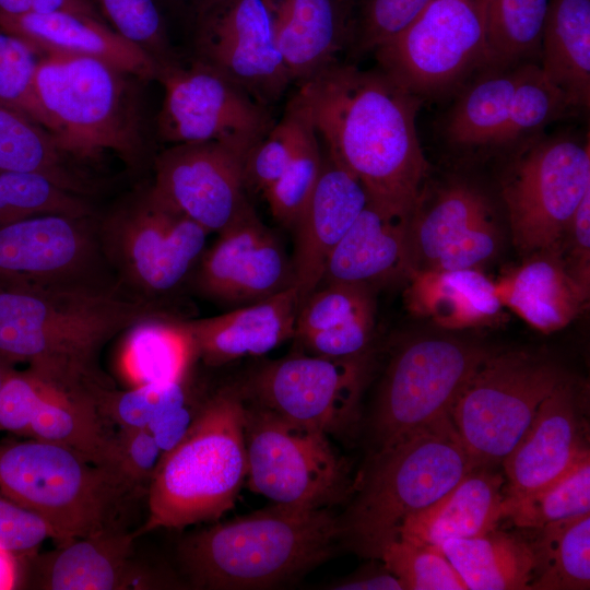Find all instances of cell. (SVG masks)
Wrapping results in <instances>:
<instances>
[{"mask_svg": "<svg viewBox=\"0 0 590 590\" xmlns=\"http://www.w3.org/2000/svg\"><path fill=\"white\" fill-rule=\"evenodd\" d=\"M297 93L324 153L362 184L369 204L409 222L429 174L416 132L423 102L377 67L339 61Z\"/></svg>", "mask_w": 590, "mask_h": 590, "instance_id": "1", "label": "cell"}, {"mask_svg": "<svg viewBox=\"0 0 590 590\" xmlns=\"http://www.w3.org/2000/svg\"><path fill=\"white\" fill-rule=\"evenodd\" d=\"M162 315L152 303L90 283H0V359L92 397L113 387L98 366L105 344Z\"/></svg>", "mask_w": 590, "mask_h": 590, "instance_id": "2", "label": "cell"}, {"mask_svg": "<svg viewBox=\"0 0 590 590\" xmlns=\"http://www.w3.org/2000/svg\"><path fill=\"white\" fill-rule=\"evenodd\" d=\"M339 538V518L327 508L275 504L186 536L178 554L197 588H263L320 564Z\"/></svg>", "mask_w": 590, "mask_h": 590, "instance_id": "3", "label": "cell"}, {"mask_svg": "<svg viewBox=\"0 0 590 590\" xmlns=\"http://www.w3.org/2000/svg\"><path fill=\"white\" fill-rule=\"evenodd\" d=\"M246 476L245 397L239 386L225 387L198 409L184 438L162 456L139 534L219 519L234 507Z\"/></svg>", "mask_w": 590, "mask_h": 590, "instance_id": "4", "label": "cell"}, {"mask_svg": "<svg viewBox=\"0 0 590 590\" xmlns=\"http://www.w3.org/2000/svg\"><path fill=\"white\" fill-rule=\"evenodd\" d=\"M479 464L467 452L450 415L378 451L345 516L340 538L379 557L402 522L444 496Z\"/></svg>", "mask_w": 590, "mask_h": 590, "instance_id": "5", "label": "cell"}, {"mask_svg": "<svg viewBox=\"0 0 590 590\" xmlns=\"http://www.w3.org/2000/svg\"><path fill=\"white\" fill-rule=\"evenodd\" d=\"M135 76L97 58L42 55L36 71L39 102L50 131L75 162L106 152L135 165L145 149L144 113Z\"/></svg>", "mask_w": 590, "mask_h": 590, "instance_id": "6", "label": "cell"}, {"mask_svg": "<svg viewBox=\"0 0 590 590\" xmlns=\"http://www.w3.org/2000/svg\"><path fill=\"white\" fill-rule=\"evenodd\" d=\"M138 493L120 474L60 445L0 440V495L43 517L57 545L121 529L120 514Z\"/></svg>", "mask_w": 590, "mask_h": 590, "instance_id": "7", "label": "cell"}, {"mask_svg": "<svg viewBox=\"0 0 590 590\" xmlns=\"http://www.w3.org/2000/svg\"><path fill=\"white\" fill-rule=\"evenodd\" d=\"M516 149L500 179L512 243L524 258L558 250L574 213L590 190L589 134L529 137Z\"/></svg>", "mask_w": 590, "mask_h": 590, "instance_id": "8", "label": "cell"}, {"mask_svg": "<svg viewBox=\"0 0 590 590\" xmlns=\"http://www.w3.org/2000/svg\"><path fill=\"white\" fill-rule=\"evenodd\" d=\"M485 3L430 0L371 52L377 68L422 102L460 90L487 67Z\"/></svg>", "mask_w": 590, "mask_h": 590, "instance_id": "9", "label": "cell"}, {"mask_svg": "<svg viewBox=\"0 0 590 590\" xmlns=\"http://www.w3.org/2000/svg\"><path fill=\"white\" fill-rule=\"evenodd\" d=\"M566 376L548 358L491 353L458 396L450 417L469 456L493 465L514 449L542 401Z\"/></svg>", "mask_w": 590, "mask_h": 590, "instance_id": "10", "label": "cell"}, {"mask_svg": "<svg viewBox=\"0 0 590 590\" xmlns=\"http://www.w3.org/2000/svg\"><path fill=\"white\" fill-rule=\"evenodd\" d=\"M248 487L278 505L321 509L351 492L346 465L327 434L245 398Z\"/></svg>", "mask_w": 590, "mask_h": 590, "instance_id": "11", "label": "cell"}, {"mask_svg": "<svg viewBox=\"0 0 590 590\" xmlns=\"http://www.w3.org/2000/svg\"><path fill=\"white\" fill-rule=\"evenodd\" d=\"M460 90L441 137L461 152L512 149L570 109L538 61L482 71Z\"/></svg>", "mask_w": 590, "mask_h": 590, "instance_id": "12", "label": "cell"}, {"mask_svg": "<svg viewBox=\"0 0 590 590\" xmlns=\"http://www.w3.org/2000/svg\"><path fill=\"white\" fill-rule=\"evenodd\" d=\"M208 234L150 188L104 221L98 244L125 287L154 304L184 282L203 255Z\"/></svg>", "mask_w": 590, "mask_h": 590, "instance_id": "13", "label": "cell"}, {"mask_svg": "<svg viewBox=\"0 0 590 590\" xmlns=\"http://www.w3.org/2000/svg\"><path fill=\"white\" fill-rule=\"evenodd\" d=\"M487 350L448 338L415 340L392 357L373 416L376 452L450 415Z\"/></svg>", "mask_w": 590, "mask_h": 590, "instance_id": "14", "label": "cell"}, {"mask_svg": "<svg viewBox=\"0 0 590 590\" xmlns=\"http://www.w3.org/2000/svg\"><path fill=\"white\" fill-rule=\"evenodd\" d=\"M156 80L164 88L157 135L170 145L216 142L245 161L275 123L271 107L196 59L158 67Z\"/></svg>", "mask_w": 590, "mask_h": 590, "instance_id": "15", "label": "cell"}, {"mask_svg": "<svg viewBox=\"0 0 590 590\" xmlns=\"http://www.w3.org/2000/svg\"><path fill=\"white\" fill-rule=\"evenodd\" d=\"M368 375L367 353L303 355L268 362L238 386L247 400L328 435L355 421Z\"/></svg>", "mask_w": 590, "mask_h": 590, "instance_id": "16", "label": "cell"}, {"mask_svg": "<svg viewBox=\"0 0 590 590\" xmlns=\"http://www.w3.org/2000/svg\"><path fill=\"white\" fill-rule=\"evenodd\" d=\"M194 59L271 107L292 84L263 0H206L194 14Z\"/></svg>", "mask_w": 590, "mask_h": 590, "instance_id": "17", "label": "cell"}, {"mask_svg": "<svg viewBox=\"0 0 590 590\" xmlns=\"http://www.w3.org/2000/svg\"><path fill=\"white\" fill-rule=\"evenodd\" d=\"M206 298L239 307L294 286L292 259L248 205L198 261L194 278Z\"/></svg>", "mask_w": 590, "mask_h": 590, "instance_id": "18", "label": "cell"}, {"mask_svg": "<svg viewBox=\"0 0 590 590\" xmlns=\"http://www.w3.org/2000/svg\"><path fill=\"white\" fill-rule=\"evenodd\" d=\"M244 160L216 142L172 144L155 158L152 191L209 233L221 232L250 205Z\"/></svg>", "mask_w": 590, "mask_h": 590, "instance_id": "19", "label": "cell"}, {"mask_svg": "<svg viewBox=\"0 0 590 590\" xmlns=\"http://www.w3.org/2000/svg\"><path fill=\"white\" fill-rule=\"evenodd\" d=\"M87 217L44 214L0 227V283H88L101 252Z\"/></svg>", "mask_w": 590, "mask_h": 590, "instance_id": "20", "label": "cell"}, {"mask_svg": "<svg viewBox=\"0 0 590 590\" xmlns=\"http://www.w3.org/2000/svg\"><path fill=\"white\" fill-rule=\"evenodd\" d=\"M139 534L123 528L79 538L55 551L19 557L20 587L45 590L152 589L163 585L135 563Z\"/></svg>", "mask_w": 590, "mask_h": 590, "instance_id": "21", "label": "cell"}, {"mask_svg": "<svg viewBox=\"0 0 590 590\" xmlns=\"http://www.w3.org/2000/svg\"><path fill=\"white\" fill-rule=\"evenodd\" d=\"M583 390L567 375L540 404L533 421L503 459L504 495L531 492L565 472L586 450Z\"/></svg>", "mask_w": 590, "mask_h": 590, "instance_id": "22", "label": "cell"}, {"mask_svg": "<svg viewBox=\"0 0 590 590\" xmlns=\"http://www.w3.org/2000/svg\"><path fill=\"white\" fill-rule=\"evenodd\" d=\"M368 204L362 184L326 153L315 190L294 224V286L300 305L319 285L324 264Z\"/></svg>", "mask_w": 590, "mask_h": 590, "instance_id": "23", "label": "cell"}, {"mask_svg": "<svg viewBox=\"0 0 590 590\" xmlns=\"http://www.w3.org/2000/svg\"><path fill=\"white\" fill-rule=\"evenodd\" d=\"M292 84L338 62L347 49L354 0H263Z\"/></svg>", "mask_w": 590, "mask_h": 590, "instance_id": "24", "label": "cell"}, {"mask_svg": "<svg viewBox=\"0 0 590 590\" xmlns=\"http://www.w3.org/2000/svg\"><path fill=\"white\" fill-rule=\"evenodd\" d=\"M0 30L24 40L39 55L87 56L106 61L140 81L157 76V62L104 20L58 13L0 14Z\"/></svg>", "mask_w": 590, "mask_h": 590, "instance_id": "25", "label": "cell"}, {"mask_svg": "<svg viewBox=\"0 0 590 590\" xmlns=\"http://www.w3.org/2000/svg\"><path fill=\"white\" fill-rule=\"evenodd\" d=\"M300 299L295 286L220 316L186 321L197 355L209 366L262 355L295 337Z\"/></svg>", "mask_w": 590, "mask_h": 590, "instance_id": "26", "label": "cell"}, {"mask_svg": "<svg viewBox=\"0 0 590 590\" xmlns=\"http://www.w3.org/2000/svg\"><path fill=\"white\" fill-rule=\"evenodd\" d=\"M503 474L477 465L428 507L409 516L398 538L439 547L449 540L483 535L503 519Z\"/></svg>", "mask_w": 590, "mask_h": 590, "instance_id": "27", "label": "cell"}, {"mask_svg": "<svg viewBox=\"0 0 590 590\" xmlns=\"http://www.w3.org/2000/svg\"><path fill=\"white\" fill-rule=\"evenodd\" d=\"M408 226L409 222L388 216L368 203L331 251L319 285L347 283L374 288L408 279Z\"/></svg>", "mask_w": 590, "mask_h": 590, "instance_id": "28", "label": "cell"}, {"mask_svg": "<svg viewBox=\"0 0 590 590\" xmlns=\"http://www.w3.org/2000/svg\"><path fill=\"white\" fill-rule=\"evenodd\" d=\"M495 285L503 306L544 333L569 324L586 309L589 298V293L568 273L557 250L524 257Z\"/></svg>", "mask_w": 590, "mask_h": 590, "instance_id": "29", "label": "cell"}, {"mask_svg": "<svg viewBox=\"0 0 590 590\" xmlns=\"http://www.w3.org/2000/svg\"><path fill=\"white\" fill-rule=\"evenodd\" d=\"M494 214L488 196L467 179H451L432 192L425 187L408 226L410 273L432 270L447 247Z\"/></svg>", "mask_w": 590, "mask_h": 590, "instance_id": "30", "label": "cell"}, {"mask_svg": "<svg viewBox=\"0 0 590 590\" xmlns=\"http://www.w3.org/2000/svg\"><path fill=\"white\" fill-rule=\"evenodd\" d=\"M408 280L409 310L444 328L488 324L503 308L495 282L479 269L412 272Z\"/></svg>", "mask_w": 590, "mask_h": 590, "instance_id": "31", "label": "cell"}, {"mask_svg": "<svg viewBox=\"0 0 590 590\" xmlns=\"http://www.w3.org/2000/svg\"><path fill=\"white\" fill-rule=\"evenodd\" d=\"M115 434L92 398L43 379L27 437L50 441L117 472ZM119 474V473H118Z\"/></svg>", "mask_w": 590, "mask_h": 590, "instance_id": "32", "label": "cell"}, {"mask_svg": "<svg viewBox=\"0 0 590 590\" xmlns=\"http://www.w3.org/2000/svg\"><path fill=\"white\" fill-rule=\"evenodd\" d=\"M540 67L570 108H589L590 0H550Z\"/></svg>", "mask_w": 590, "mask_h": 590, "instance_id": "33", "label": "cell"}, {"mask_svg": "<svg viewBox=\"0 0 590 590\" xmlns=\"http://www.w3.org/2000/svg\"><path fill=\"white\" fill-rule=\"evenodd\" d=\"M439 548L472 590H527L534 573L528 540L497 529L483 535L449 540Z\"/></svg>", "mask_w": 590, "mask_h": 590, "instance_id": "34", "label": "cell"}, {"mask_svg": "<svg viewBox=\"0 0 590 590\" xmlns=\"http://www.w3.org/2000/svg\"><path fill=\"white\" fill-rule=\"evenodd\" d=\"M196 356L186 321L162 315L128 329L119 364L132 386L168 384L184 381Z\"/></svg>", "mask_w": 590, "mask_h": 590, "instance_id": "35", "label": "cell"}, {"mask_svg": "<svg viewBox=\"0 0 590 590\" xmlns=\"http://www.w3.org/2000/svg\"><path fill=\"white\" fill-rule=\"evenodd\" d=\"M57 137L26 116L0 105V172L42 174L78 194L88 181L74 168Z\"/></svg>", "mask_w": 590, "mask_h": 590, "instance_id": "36", "label": "cell"}, {"mask_svg": "<svg viewBox=\"0 0 590 590\" xmlns=\"http://www.w3.org/2000/svg\"><path fill=\"white\" fill-rule=\"evenodd\" d=\"M529 542L534 557L530 589L590 588V514L551 522Z\"/></svg>", "mask_w": 590, "mask_h": 590, "instance_id": "37", "label": "cell"}, {"mask_svg": "<svg viewBox=\"0 0 590 590\" xmlns=\"http://www.w3.org/2000/svg\"><path fill=\"white\" fill-rule=\"evenodd\" d=\"M486 70L540 62L550 0H485ZM485 71V70H484Z\"/></svg>", "mask_w": 590, "mask_h": 590, "instance_id": "38", "label": "cell"}, {"mask_svg": "<svg viewBox=\"0 0 590 590\" xmlns=\"http://www.w3.org/2000/svg\"><path fill=\"white\" fill-rule=\"evenodd\" d=\"M590 514V452L583 451L560 475L521 495L505 496L503 519L531 530Z\"/></svg>", "mask_w": 590, "mask_h": 590, "instance_id": "39", "label": "cell"}, {"mask_svg": "<svg viewBox=\"0 0 590 590\" xmlns=\"http://www.w3.org/2000/svg\"><path fill=\"white\" fill-rule=\"evenodd\" d=\"M302 103L305 115L292 156L281 177L263 193L272 216L290 228L306 208L323 161L321 142L303 99Z\"/></svg>", "mask_w": 590, "mask_h": 590, "instance_id": "40", "label": "cell"}, {"mask_svg": "<svg viewBox=\"0 0 590 590\" xmlns=\"http://www.w3.org/2000/svg\"><path fill=\"white\" fill-rule=\"evenodd\" d=\"M101 415L119 428H145L167 410L188 402L185 380L168 384L97 389L92 396Z\"/></svg>", "mask_w": 590, "mask_h": 590, "instance_id": "41", "label": "cell"}, {"mask_svg": "<svg viewBox=\"0 0 590 590\" xmlns=\"http://www.w3.org/2000/svg\"><path fill=\"white\" fill-rule=\"evenodd\" d=\"M367 317H376L374 288L361 284H321L300 305L294 338Z\"/></svg>", "mask_w": 590, "mask_h": 590, "instance_id": "42", "label": "cell"}, {"mask_svg": "<svg viewBox=\"0 0 590 590\" xmlns=\"http://www.w3.org/2000/svg\"><path fill=\"white\" fill-rule=\"evenodd\" d=\"M40 57L31 45L0 30V105L50 131L49 119L36 90Z\"/></svg>", "mask_w": 590, "mask_h": 590, "instance_id": "43", "label": "cell"}, {"mask_svg": "<svg viewBox=\"0 0 590 590\" xmlns=\"http://www.w3.org/2000/svg\"><path fill=\"white\" fill-rule=\"evenodd\" d=\"M386 569L404 590H468L452 564L437 546L416 544L400 538L379 554Z\"/></svg>", "mask_w": 590, "mask_h": 590, "instance_id": "44", "label": "cell"}, {"mask_svg": "<svg viewBox=\"0 0 590 590\" xmlns=\"http://www.w3.org/2000/svg\"><path fill=\"white\" fill-rule=\"evenodd\" d=\"M0 192L21 219L56 214L88 217L90 204L48 177L30 172H0Z\"/></svg>", "mask_w": 590, "mask_h": 590, "instance_id": "45", "label": "cell"}, {"mask_svg": "<svg viewBox=\"0 0 590 590\" xmlns=\"http://www.w3.org/2000/svg\"><path fill=\"white\" fill-rule=\"evenodd\" d=\"M305 110L297 93L283 116L248 153L243 173L246 189L264 193L283 174L295 148Z\"/></svg>", "mask_w": 590, "mask_h": 590, "instance_id": "46", "label": "cell"}, {"mask_svg": "<svg viewBox=\"0 0 590 590\" xmlns=\"http://www.w3.org/2000/svg\"><path fill=\"white\" fill-rule=\"evenodd\" d=\"M105 21L144 49L158 64L180 60L173 49L156 0H94Z\"/></svg>", "mask_w": 590, "mask_h": 590, "instance_id": "47", "label": "cell"}, {"mask_svg": "<svg viewBox=\"0 0 590 590\" xmlns=\"http://www.w3.org/2000/svg\"><path fill=\"white\" fill-rule=\"evenodd\" d=\"M430 0H354L349 55L358 59L400 33Z\"/></svg>", "mask_w": 590, "mask_h": 590, "instance_id": "48", "label": "cell"}, {"mask_svg": "<svg viewBox=\"0 0 590 590\" xmlns=\"http://www.w3.org/2000/svg\"><path fill=\"white\" fill-rule=\"evenodd\" d=\"M163 452L145 428H119L115 434L117 472L141 493L146 492Z\"/></svg>", "mask_w": 590, "mask_h": 590, "instance_id": "49", "label": "cell"}, {"mask_svg": "<svg viewBox=\"0 0 590 590\" xmlns=\"http://www.w3.org/2000/svg\"><path fill=\"white\" fill-rule=\"evenodd\" d=\"M52 527L31 509L0 495V548L16 557L33 554L48 539Z\"/></svg>", "mask_w": 590, "mask_h": 590, "instance_id": "50", "label": "cell"}, {"mask_svg": "<svg viewBox=\"0 0 590 590\" xmlns=\"http://www.w3.org/2000/svg\"><path fill=\"white\" fill-rule=\"evenodd\" d=\"M43 379L30 369L12 368L0 389V430L27 437Z\"/></svg>", "mask_w": 590, "mask_h": 590, "instance_id": "51", "label": "cell"}, {"mask_svg": "<svg viewBox=\"0 0 590 590\" xmlns=\"http://www.w3.org/2000/svg\"><path fill=\"white\" fill-rule=\"evenodd\" d=\"M498 245L499 229L494 214L474 224L447 247L432 270L477 269L495 255Z\"/></svg>", "mask_w": 590, "mask_h": 590, "instance_id": "52", "label": "cell"}, {"mask_svg": "<svg viewBox=\"0 0 590 590\" xmlns=\"http://www.w3.org/2000/svg\"><path fill=\"white\" fill-rule=\"evenodd\" d=\"M375 317L321 330L298 339L314 355L343 358L367 353L375 329Z\"/></svg>", "mask_w": 590, "mask_h": 590, "instance_id": "53", "label": "cell"}, {"mask_svg": "<svg viewBox=\"0 0 590 590\" xmlns=\"http://www.w3.org/2000/svg\"><path fill=\"white\" fill-rule=\"evenodd\" d=\"M558 253L571 278L590 291V190L578 204Z\"/></svg>", "mask_w": 590, "mask_h": 590, "instance_id": "54", "label": "cell"}, {"mask_svg": "<svg viewBox=\"0 0 590 590\" xmlns=\"http://www.w3.org/2000/svg\"><path fill=\"white\" fill-rule=\"evenodd\" d=\"M197 411L186 402L172 408L153 420L146 427L163 455L173 449L186 435L192 424Z\"/></svg>", "mask_w": 590, "mask_h": 590, "instance_id": "55", "label": "cell"}, {"mask_svg": "<svg viewBox=\"0 0 590 590\" xmlns=\"http://www.w3.org/2000/svg\"><path fill=\"white\" fill-rule=\"evenodd\" d=\"M30 12L38 14H78L104 20L92 0H33Z\"/></svg>", "mask_w": 590, "mask_h": 590, "instance_id": "56", "label": "cell"}, {"mask_svg": "<svg viewBox=\"0 0 590 590\" xmlns=\"http://www.w3.org/2000/svg\"><path fill=\"white\" fill-rule=\"evenodd\" d=\"M332 588L340 590H404L399 578L389 570L346 579Z\"/></svg>", "mask_w": 590, "mask_h": 590, "instance_id": "57", "label": "cell"}, {"mask_svg": "<svg viewBox=\"0 0 590 590\" xmlns=\"http://www.w3.org/2000/svg\"><path fill=\"white\" fill-rule=\"evenodd\" d=\"M20 575L19 557L0 548V590L17 588Z\"/></svg>", "mask_w": 590, "mask_h": 590, "instance_id": "58", "label": "cell"}, {"mask_svg": "<svg viewBox=\"0 0 590 590\" xmlns=\"http://www.w3.org/2000/svg\"><path fill=\"white\" fill-rule=\"evenodd\" d=\"M156 1L163 2L167 8L175 10L177 12L187 13L193 19L197 11L206 0H156Z\"/></svg>", "mask_w": 590, "mask_h": 590, "instance_id": "59", "label": "cell"}, {"mask_svg": "<svg viewBox=\"0 0 590 590\" xmlns=\"http://www.w3.org/2000/svg\"><path fill=\"white\" fill-rule=\"evenodd\" d=\"M33 0H0V14L20 15L30 12Z\"/></svg>", "mask_w": 590, "mask_h": 590, "instance_id": "60", "label": "cell"}, {"mask_svg": "<svg viewBox=\"0 0 590 590\" xmlns=\"http://www.w3.org/2000/svg\"><path fill=\"white\" fill-rule=\"evenodd\" d=\"M22 220L17 213L8 204L0 192V227L12 222Z\"/></svg>", "mask_w": 590, "mask_h": 590, "instance_id": "61", "label": "cell"}, {"mask_svg": "<svg viewBox=\"0 0 590 590\" xmlns=\"http://www.w3.org/2000/svg\"><path fill=\"white\" fill-rule=\"evenodd\" d=\"M12 368L14 367L0 359V389Z\"/></svg>", "mask_w": 590, "mask_h": 590, "instance_id": "62", "label": "cell"}]
</instances>
